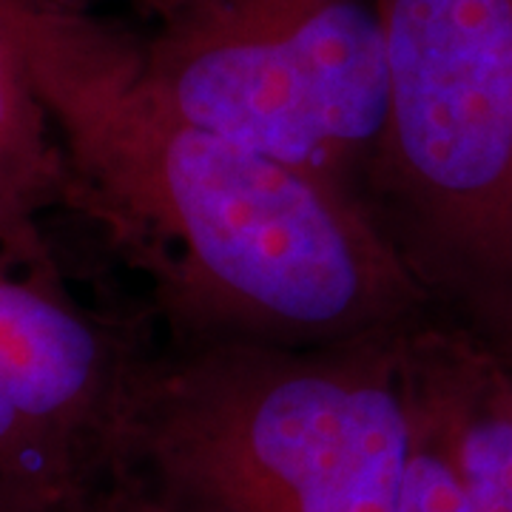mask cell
Here are the masks:
<instances>
[{
    "label": "cell",
    "mask_w": 512,
    "mask_h": 512,
    "mask_svg": "<svg viewBox=\"0 0 512 512\" xmlns=\"http://www.w3.org/2000/svg\"><path fill=\"white\" fill-rule=\"evenodd\" d=\"M151 333L0 259V512H52L106 484L111 433Z\"/></svg>",
    "instance_id": "5"
},
{
    "label": "cell",
    "mask_w": 512,
    "mask_h": 512,
    "mask_svg": "<svg viewBox=\"0 0 512 512\" xmlns=\"http://www.w3.org/2000/svg\"><path fill=\"white\" fill-rule=\"evenodd\" d=\"M407 328L308 348L148 339L103 490L128 512H396Z\"/></svg>",
    "instance_id": "2"
},
{
    "label": "cell",
    "mask_w": 512,
    "mask_h": 512,
    "mask_svg": "<svg viewBox=\"0 0 512 512\" xmlns=\"http://www.w3.org/2000/svg\"><path fill=\"white\" fill-rule=\"evenodd\" d=\"M126 3L128 6H134L140 15H146V18H151L157 23V20L168 18V15L177 9L180 0H126Z\"/></svg>",
    "instance_id": "10"
},
{
    "label": "cell",
    "mask_w": 512,
    "mask_h": 512,
    "mask_svg": "<svg viewBox=\"0 0 512 512\" xmlns=\"http://www.w3.org/2000/svg\"><path fill=\"white\" fill-rule=\"evenodd\" d=\"M387 114L356 197L430 313L512 367V0H379Z\"/></svg>",
    "instance_id": "3"
},
{
    "label": "cell",
    "mask_w": 512,
    "mask_h": 512,
    "mask_svg": "<svg viewBox=\"0 0 512 512\" xmlns=\"http://www.w3.org/2000/svg\"><path fill=\"white\" fill-rule=\"evenodd\" d=\"M404 387L413 433L396 512H473V501L467 495L464 478L458 473L456 458L450 453V444L433 407L407 376Z\"/></svg>",
    "instance_id": "8"
},
{
    "label": "cell",
    "mask_w": 512,
    "mask_h": 512,
    "mask_svg": "<svg viewBox=\"0 0 512 512\" xmlns=\"http://www.w3.org/2000/svg\"><path fill=\"white\" fill-rule=\"evenodd\" d=\"M52 512H128L123 510L114 498H111L106 490H100V493L86 495V498H77L72 504H63V507H57Z\"/></svg>",
    "instance_id": "9"
},
{
    "label": "cell",
    "mask_w": 512,
    "mask_h": 512,
    "mask_svg": "<svg viewBox=\"0 0 512 512\" xmlns=\"http://www.w3.org/2000/svg\"><path fill=\"white\" fill-rule=\"evenodd\" d=\"M137 46L188 120L359 200L387 114L379 0H180Z\"/></svg>",
    "instance_id": "4"
},
{
    "label": "cell",
    "mask_w": 512,
    "mask_h": 512,
    "mask_svg": "<svg viewBox=\"0 0 512 512\" xmlns=\"http://www.w3.org/2000/svg\"><path fill=\"white\" fill-rule=\"evenodd\" d=\"M66 197L69 171L52 117L0 20V259L60 279L43 217L66 208Z\"/></svg>",
    "instance_id": "7"
},
{
    "label": "cell",
    "mask_w": 512,
    "mask_h": 512,
    "mask_svg": "<svg viewBox=\"0 0 512 512\" xmlns=\"http://www.w3.org/2000/svg\"><path fill=\"white\" fill-rule=\"evenodd\" d=\"M0 20L63 148L66 211L146 279L165 342L308 348L430 313L359 200L188 120L137 35L83 0H0Z\"/></svg>",
    "instance_id": "1"
},
{
    "label": "cell",
    "mask_w": 512,
    "mask_h": 512,
    "mask_svg": "<svg viewBox=\"0 0 512 512\" xmlns=\"http://www.w3.org/2000/svg\"><path fill=\"white\" fill-rule=\"evenodd\" d=\"M510 370H512V367H510Z\"/></svg>",
    "instance_id": "11"
},
{
    "label": "cell",
    "mask_w": 512,
    "mask_h": 512,
    "mask_svg": "<svg viewBox=\"0 0 512 512\" xmlns=\"http://www.w3.org/2000/svg\"><path fill=\"white\" fill-rule=\"evenodd\" d=\"M402 365L439 419L473 512H512L510 365L433 313L404 330Z\"/></svg>",
    "instance_id": "6"
}]
</instances>
